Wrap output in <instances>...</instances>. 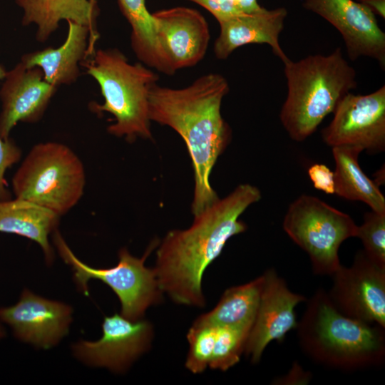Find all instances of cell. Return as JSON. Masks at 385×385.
<instances>
[{"label":"cell","instance_id":"cell-1","mask_svg":"<svg viewBox=\"0 0 385 385\" xmlns=\"http://www.w3.org/2000/svg\"><path fill=\"white\" fill-rule=\"evenodd\" d=\"M260 199L257 187L241 184L194 215L188 229L168 232L159 245L154 267L162 292L177 304L205 307L202 281L206 269L230 238L246 230L239 217Z\"/></svg>","mask_w":385,"mask_h":385},{"label":"cell","instance_id":"cell-2","mask_svg":"<svg viewBox=\"0 0 385 385\" xmlns=\"http://www.w3.org/2000/svg\"><path fill=\"white\" fill-rule=\"evenodd\" d=\"M229 90L223 76L211 73L182 88L156 83L149 93L150 120L176 131L191 158L195 176L194 215L219 199L210 183V175L232 137L231 128L221 115L222 101Z\"/></svg>","mask_w":385,"mask_h":385},{"label":"cell","instance_id":"cell-3","mask_svg":"<svg viewBox=\"0 0 385 385\" xmlns=\"http://www.w3.org/2000/svg\"><path fill=\"white\" fill-rule=\"evenodd\" d=\"M296 329L302 350L326 366L352 371L384 361V328L341 314L323 289L308 300Z\"/></svg>","mask_w":385,"mask_h":385},{"label":"cell","instance_id":"cell-4","mask_svg":"<svg viewBox=\"0 0 385 385\" xmlns=\"http://www.w3.org/2000/svg\"><path fill=\"white\" fill-rule=\"evenodd\" d=\"M283 64L287 95L279 119L289 137L302 142L356 89V73L339 47L328 55H309Z\"/></svg>","mask_w":385,"mask_h":385},{"label":"cell","instance_id":"cell-5","mask_svg":"<svg viewBox=\"0 0 385 385\" xmlns=\"http://www.w3.org/2000/svg\"><path fill=\"white\" fill-rule=\"evenodd\" d=\"M81 63L99 85L104 103H93L96 112L112 114L115 123L107 128L128 142L137 138L152 139L148 98L159 80L158 74L141 62L130 63L117 48L98 49Z\"/></svg>","mask_w":385,"mask_h":385},{"label":"cell","instance_id":"cell-6","mask_svg":"<svg viewBox=\"0 0 385 385\" xmlns=\"http://www.w3.org/2000/svg\"><path fill=\"white\" fill-rule=\"evenodd\" d=\"M12 191L16 198L47 208L60 217L83 195L84 165L65 144L48 141L34 145L14 173Z\"/></svg>","mask_w":385,"mask_h":385},{"label":"cell","instance_id":"cell-7","mask_svg":"<svg viewBox=\"0 0 385 385\" xmlns=\"http://www.w3.org/2000/svg\"><path fill=\"white\" fill-rule=\"evenodd\" d=\"M53 242L59 255L73 272V280L79 291L89 294L88 282L98 279L108 285L117 295L121 304V314L135 321L140 319L150 306L162 301L154 268L147 267L145 261L158 245L148 247L140 258L132 255L126 248L118 252V262L109 268H94L80 260L72 252L56 229L53 232Z\"/></svg>","mask_w":385,"mask_h":385},{"label":"cell","instance_id":"cell-8","mask_svg":"<svg viewBox=\"0 0 385 385\" xmlns=\"http://www.w3.org/2000/svg\"><path fill=\"white\" fill-rule=\"evenodd\" d=\"M357 227L349 215L308 195L289 205L283 221L285 232L307 253L319 275L332 276L341 267L339 247L356 237Z\"/></svg>","mask_w":385,"mask_h":385},{"label":"cell","instance_id":"cell-9","mask_svg":"<svg viewBox=\"0 0 385 385\" xmlns=\"http://www.w3.org/2000/svg\"><path fill=\"white\" fill-rule=\"evenodd\" d=\"M332 276L327 293L341 314L385 328V266L361 250L350 267L341 265Z\"/></svg>","mask_w":385,"mask_h":385},{"label":"cell","instance_id":"cell-10","mask_svg":"<svg viewBox=\"0 0 385 385\" xmlns=\"http://www.w3.org/2000/svg\"><path fill=\"white\" fill-rule=\"evenodd\" d=\"M333 113L332 120L322 132L327 145L359 148L369 153L384 151V85L369 94L348 93Z\"/></svg>","mask_w":385,"mask_h":385},{"label":"cell","instance_id":"cell-11","mask_svg":"<svg viewBox=\"0 0 385 385\" xmlns=\"http://www.w3.org/2000/svg\"><path fill=\"white\" fill-rule=\"evenodd\" d=\"M102 336L94 342L73 344L74 356L86 365L123 373L150 347L153 325L147 320H130L121 314L105 317Z\"/></svg>","mask_w":385,"mask_h":385},{"label":"cell","instance_id":"cell-12","mask_svg":"<svg viewBox=\"0 0 385 385\" xmlns=\"http://www.w3.org/2000/svg\"><path fill=\"white\" fill-rule=\"evenodd\" d=\"M303 7L339 32L351 61L371 58L384 69L385 33L369 9L355 0H304Z\"/></svg>","mask_w":385,"mask_h":385},{"label":"cell","instance_id":"cell-13","mask_svg":"<svg viewBox=\"0 0 385 385\" xmlns=\"http://www.w3.org/2000/svg\"><path fill=\"white\" fill-rule=\"evenodd\" d=\"M72 315L70 305L28 289L16 304L0 308V320L11 327L16 338L43 349L56 346L67 335Z\"/></svg>","mask_w":385,"mask_h":385},{"label":"cell","instance_id":"cell-14","mask_svg":"<svg viewBox=\"0 0 385 385\" xmlns=\"http://www.w3.org/2000/svg\"><path fill=\"white\" fill-rule=\"evenodd\" d=\"M152 15L162 55L173 74L202 61L210 34L207 22L200 12L177 6L157 11Z\"/></svg>","mask_w":385,"mask_h":385},{"label":"cell","instance_id":"cell-15","mask_svg":"<svg viewBox=\"0 0 385 385\" xmlns=\"http://www.w3.org/2000/svg\"><path fill=\"white\" fill-rule=\"evenodd\" d=\"M263 275L257 312L244 351L254 364L260 361L272 341L282 342L289 331L296 329L298 322L294 309L306 300L304 295L292 292L274 269Z\"/></svg>","mask_w":385,"mask_h":385},{"label":"cell","instance_id":"cell-16","mask_svg":"<svg viewBox=\"0 0 385 385\" xmlns=\"http://www.w3.org/2000/svg\"><path fill=\"white\" fill-rule=\"evenodd\" d=\"M57 87L48 83L38 67L20 62L6 72L0 89V135L9 138L19 122L33 123L43 115Z\"/></svg>","mask_w":385,"mask_h":385},{"label":"cell","instance_id":"cell-17","mask_svg":"<svg viewBox=\"0 0 385 385\" xmlns=\"http://www.w3.org/2000/svg\"><path fill=\"white\" fill-rule=\"evenodd\" d=\"M287 11L284 7L232 16L219 21L220 34L214 43L215 56L227 58L239 47L247 44H267L282 63L289 58L279 43Z\"/></svg>","mask_w":385,"mask_h":385},{"label":"cell","instance_id":"cell-18","mask_svg":"<svg viewBox=\"0 0 385 385\" xmlns=\"http://www.w3.org/2000/svg\"><path fill=\"white\" fill-rule=\"evenodd\" d=\"M67 22L68 34L61 46L24 54L21 61L27 68H39L45 81L57 88L74 83L80 74L79 64L88 56L89 28L72 21Z\"/></svg>","mask_w":385,"mask_h":385},{"label":"cell","instance_id":"cell-19","mask_svg":"<svg viewBox=\"0 0 385 385\" xmlns=\"http://www.w3.org/2000/svg\"><path fill=\"white\" fill-rule=\"evenodd\" d=\"M23 9L22 24L36 26V38L46 41L56 31L63 20L72 21L86 26L91 34L88 56H91L99 38L96 29L98 8L91 0H15Z\"/></svg>","mask_w":385,"mask_h":385},{"label":"cell","instance_id":"cell-20","mask_svg":"<svg viewBox=\"0 0 385 385\" xmlns=\"http://www.w3.org/2000/svg\"><path fill=\"white\" fill-rule=\"evenodd\" d=\"M60 217L53 211L26 200L15 197L0 201V232L36 242L48 265L54 260L48 236L57 229Z\"/></svg>","mask_w":385,"mask_h":385},{"label":"cell","instance_id":"cell-21","mask_svg":"<svg viewBox=\"0 0 385 385\" xmlns=\"http://www.w3.org/2000/svg\"><path fill=\"white\" fill-rule=\"evenodd\" d=\"M332 148L335 162L334 193L349 200L361 201L371 210L385 213L384 196L377 184L366 176L359 164V155L362 150L348 146Z\"/></svg>","mask_w":385,"mask_h":385},{"label":"cell","instance_id":"cell-22","mask_svg":"<svg viewBox=\"0 0 385 385\" xmlns=\"http://www.w3.org/2000/svg\"><path fill=\"white\" fill-rule=\"evenodd\" d=\"M264 284V275L245 284L230 287L217 305L200 315L195 322L251 330L257 312Z\"/></svg>","mask_w":385,"mask_h":385},{"label":"cell","instance_id":"cell-23","mask_svg":"<svg viewBox=\"0 0 385 385\" xmlns=\"http://www.w3.org/2000/svg\"><path fill=\"white\" fill-rule=\"evenodd\" d=\"M120 9L131 26L130 45L140 61L149 68L173 75L162 55L152 13L145 0H117Z\"/></svg>","mask_w":385,"mask_h":385},{"label":"cell","instance_id":"cell-24","mask_svg":"<svg viewBox=\"0 0 385 385\" xmlns=\"http://www.w3.org/2000/svg\"><path fill=\"white\" fill-rule=\"evenodd\" d=\"M216 327V337L209 367L225 371L240 361L250 330L234 327Z\"/></svg>","mask_w":385,"mask_h":385},{"label":"cell","instance_id":"cell-25","mask_svg":"<svg viewBox=\"0 0 385 385\" xmlns=\"http://www.w3.org/2000/svg\"><path fill=\"white\" fill-rule=\"evenodd\" d=\"M216 332V326L195 322L188 330L187 339L189 342V351L185 366L193 374L202 373L209 366Z\"/></svg>","mask_w":385,"mask_h":385},{"label":"cell","instance_id":"cell-26","mask_svg":"<svg viewBox=\"0 0 385 385\" xmlns=\"http://www.w3.org/2000/svg\"><path fill=\"white\" fill-rule=\"evenodd\" d=\"M356 237L361 240L365 253L385 266V213L366 212L363 223L357 227Z\"/></svg>","mask_w":385,"mask_h":385},{"label":"cell","instance_id":"cell-27","mask_svg":"<svg viewBox=\"0 0 385 385\" xmlns=\"http://www.w3.org/2000/svg\"><path fill=\"white\" fill-rule=\"evenodd\" d=\"M21 148L10 138L4 139L0 135V201L11 198L5 178L6 170L17 163L21 158Z\"/></svg>","mask_w":385,"mask_h":385},{"label":"cell","instance_id":"cell-28","mask_svg":"<svg viewBox=\"0 0 385 385\" xmlns=\"http://www.w3.org/2000/svg\"><path fill=\"white\" fill-rule=\"evenodd\" d=\"M314 187L327 194H334V172L324 164L315 163L307 170Z\"/></svg>","mask_w":385,"mask_h":385},{"label":"cell","instance_id":"cell-29","mask_svg":"<svg viewBox=\"0 0 385 385\" xmlns=\"http://www.w3.org/2000/svg\"><path fill=\"white\" fill-rule=\"evenodd\" d=\"M209 11L219 22L237 15L230 0H188Z\"/></svg>","mask_w":385,"mask_h":385},{"label":"cell","instance_id":"cell-30","mask_svg":"<svg viewBox=\"0 0 385 385\" xmlns=\"http://www.w3.org/2000/svg\"><path fill=\"white\" fill-rule=\"evenodd\" d=\"M311 375L309 372L304 371L297 364H294L289 374L285 377H282L277 382L280 384H307Z\"/></svg>","mask_w":385,"mask_h":385},{"label":"cell","instance_id":"cell-31","mask_svg":"<svg viewBox=\"0 0 385 385\" xmlns=\"http://www.w3.org/2000/svg\"><path fill=\"white\" fill-rule=\"evenodd\" d=\"M369 9L376 16L385 19V0H355Z\"/></svg>","mask_w":385,"mask_h":385},{"label":"cell","instance_id":"cell-32","mask_svg":"<svg viewBox=\"0 0 385 385\" xmlns=\"http://www.w3.org/2000/svg\"><path fill=\"white\" fill-rule=\"evenodd\" d=\"M6 71L4 68L3 66L0 64V80H4L6 75Z\"/></svg>","mask_w":385,"mask_h":385},{"label":"cell","instance_id":"cell-33","mask_svg":"<svg viewBox=\"0 0 385 385\" xmlns=\"http://www.w3.org/2000/svg\"><path fill=\"white\" fill-rule=\"evenodd\" d=\"M5 336V329L3 326L2 322L0 320V341Z\"/></svg>","mask_w":385,"mask_h":385},{"label":"cell","instance_id":"cell-34","mask_svg":"<svg viewBox=\"0 0 385 385\" xmlns=\"http://www.w3.org/2000/svg\"><path fill=\"white\" fill-rule=\"evenodd\" d=\"M91 1L94 2V3H96V1L97 0H91Z\"/></svg>","mask_w":385,"mask_h":385}]
</instances>
